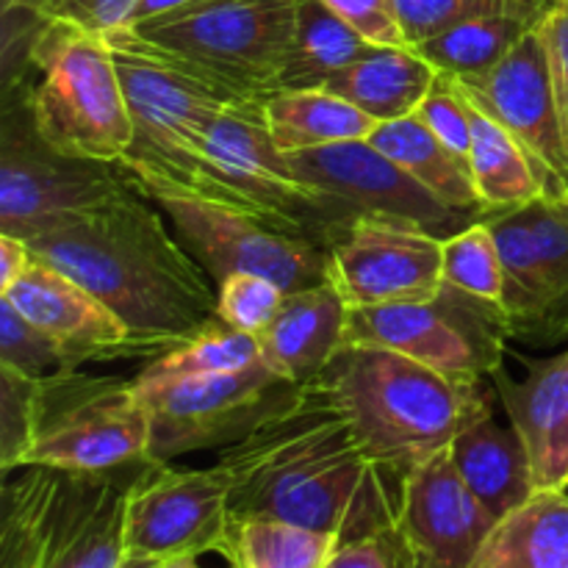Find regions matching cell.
<instances>
[{
  "label": "cell",
  "instance_id": "6da1fadb",
  "mask_svg": "<svg viewBox=\"0 0 568 568\" xmlns=\"http://www.w3.org/2000/svg\"><path fill=\"white\" fill-rule=\"evenodd\" d=\"M214 469L231 516L281 519L338 541L394 530L399 486L366 455L353 425L316 383L233 447Z\"/></svg>",
  "mask_w": 568,
  "mask_h": 568
},
{
  "label": "cell",
  "instance_id": "7a4b0ae2",
  "mask_svg": "<svg viewBox=\"0 0 568 568\" xmlns=\"http://www.w3.org/2000/svg\"><path fill=\"white\" fill-rule=\"evenodd\" d=\"M44 264L70 275L128 327L133 355H161L216 322V283L166 231L142 186L28 239Z\"/></svg>",
  "mask_w": 568,
  "mask_h": 568
},
{
  "label": "cell",
  "instance_id": "3957f363",
  "mask_svg": "<svg viewBox=\"0 0 568 568\" xmlns=\"http://www.w3.org/2000/svg\"><path fill=\"white\" fill-rule=\"evenodd\" d=\"M314 383L394 483L447 453L469 422L494 410L497 397L486 381H455L392 349L353 344Z\"/></svg>",
  "mask_w": 568,
  "mask_h": 568
},
{
  "label": "cell",
  "instance_id": "277c9868",
  "mask_svg": "<svg viewBox=\"0 0 568 568\" xmlns=\"http://www.w3.org/2000/svg\"><path fill=\"white\" fill-rule=\"evenodd\" d=\"M139 469L26 466L3 475L0 568H114L125 555V503Z\"/></svg>",
  "mask_w": 568,
  "mask_h": 568
},
{
  "label": "cell",
  "instance_id": "5b68a950",
  "mask_svg": "<svg viewBox=\"0 0 568 568\" xmlns=\"http://www.w3.org/2000/svg\"><path fill=\"white\" fill-rule=\"evenodd\" d=\"M31 109L39 133L75 159L120 164L133 120L109 37L67 20H42L31 39Z\"/></svg>",
  "mask_w": 568,
  "mask_h": 568
},
{
  "label": "cell",
  "instance_id": "8992f818",
  "mask_svg": "<svg viewBox=\"0 0 568 568\" xmlns=\"http://www.w3.org/2000/svg\"><path fill=\"white\" fill-rule=\"evenodd\" d=\"M294 22L297 0H197L128 28L197 81L244 103H266L281 89Z\"/></svg>",
  "mask_w": 568,
  "mask_h": 568
},
{
  "label": "cell",
  "instance_id": "52a82bcc",
  "mask_svg": "<svg viewBox=\"0 0 568 568\" xmlns=\"http://www.w3.org/2000/svg\"><path fill=\"white\" fill-rule=\"evenodd\" d=\"M31 78L0 92V233L31 239L136 186L122 164L75 159L39 133Z\"/></svg>",
  "mask_w": 568,
  "mask_h": 568
},
{
  "label": "cell",
  "instance_id": "ba28073f",
  "mask_svg": "<svg viewBox=\"0 0 568 568\" xmlns=\"http://www.w3.org/2000/svg\"><path fill=\"white\" fill-rule=\"evenodd\" d=\"M150 422L136 381L64 369L33 381L31 436L20 460L64 471H114L144 464Z\"/></svg>",
  "mask_w": 568,
  "mask_h": 568
},
{
  "label": "cell",
  "instance_id": "9c48e42d",
  "mask_svg": "<svg viewBox=\"0 0 568 568\" xmlns=\"http://www.w3.org/2000/svg\"><path fill=\"white\" fill-rule=\"evenodd\" d=\"M114 48L133 120V144L120 161L136 181L194 192L197 144L216 111L247 105L155 55L133 28L105 33Z\"/></svg>",
  "mask_w": 568,
  "mask_h": 568
},
{
  "label": "cell",
  "instance_id": "30bf717a",
  "mask_svg": "<svg viewBox=\"0 0 568 568\" xmlns=\"http://www.w3.org/2000/svg\"><path fill=\"white\" fill-rule=\"evenodd\" d=\"M194 194L250 211L277 231L314 239L325 250L336 233L320 194L294 175L288 155L272 142L264 103L211 116L197 144Z\"/></svg>",
  "mask_w": 568,
  "mask_h": 568
},
{
  "label": "cell",
  "instance_id": "8fae6325",
  "mask_svg": "<svg viewBox=\"0 0 568 568\" xmlns=\"http://www.w3.org/2000/svg\"><path fill=\"white\" fill-rule=\"evenodd\" d=\"M510 327L503 305L444 283L433 303L349 308L344 347L392 349L455 381H491L505 366Z\"/></svg>",
  "mask_w": 568,
  "mask_h": 568
},
{
  "label": "cell",
  "instance_id": "7c38bea8",
  "mask_svg": "<svg viewBox=\"0 0 568 568\" xmlns=\"http://www.w3.org/2000/svg\"><path fill=\"white\" fill-rule=\"evenodd\" d=\"M175 225L214 283L250 272L281 283L286 292L327 283V250L314 239L277 231L270 222L222 200L159 181H136Z\"/></svg>",
  "mask_w": 568,
  "mask_h": 568
},
{
  "label": "cell",
  "instance_id": "4fadbf2b",
  "mask_svg": "<svg viewBox=\"0 0 568 568\" xmlns=\"http://www.w3.org/2000/svg\"><path fill=\"white\" fill-rule=\"evenodd\" d=\"M150 422L148 460L170 464L200 449H225L258 430L300 397L303 386L283 381L261 361L233 375L136 386Z\"/></svg>",
  "mask_w": 568,
  "mask_h": 568
},
{
  "label": "cell",
  "instance_id": "5bb4252c",
  "mask_svg": "<svg viewBox=\"0 0 568 568\" xmlns=\"http://www.w3.org/2000/svg\"><path fill=\"white\" fill-rule=\"evenodd\" d=\"M288 164L305 186L320 194L336 233L358 216H388V220L414 222L447 239L480 220L444 205L403 166L381 153L369 139L292 153Z\"/></svg>",
  "mask_w": 568,
  "mask_h": 568
},
{
  "label": "cell",
  "instance_id": "9a60e30c",
  "mask_svg": "<svg viewBox=\"0 0 568 568\" xmlns=\"http://www.w3.org/2000/svg\"><path fill=\"white\" fill-rule=\"evenodd\" d=\"M442 242L414 222L358 216L327 244V281L349 308L433 303L444 288Z\"/></svg>",
  "mask_w": 568,
  "mask_h": 568
},
{
  "label": "cell",
  "instance_id": "2e32d148",
  "mask_svg": "<svg viewBox=\"0 0 568 568\" xmlns=\"http://www.w3.org/2000/svg\"><path fill=\"white\" fill-rule=\"evenodd\" d=\"M227 525V483L214 466L178 469L148 460L128 491L125 552L159 560L222 555Z\"/></svg>",
  "mask_w": 568,
  "mask_h": 568
},
{
  "label": "cell",
  "instance_id": "e0dca14e",
  "mask_svg": "<svg viewBox=\"0 0 568 568\" xmlns=\"http://www.w3.org/2000/svg\"><path fill=\"white\" fill-rule=\"evenodd\" d=\"M453 81L477 109L486 111L521 144L541 178L544 194H568V150L538 28L488 72Z\"/></svg>",
  "mask_w": 568,
  "mask_h": 568
},
{
  "label": "cell",
  "instance_id": "ac0fdd59",
  "mask_svg": "<svg viewBox=\"0 0 568 568\" xmlns=\"http://www.w3.org/2000/svg\"><path fill=\"white\" fill-rule=\"evenodd\" d=\"M494 525L497 519L471 494L449 453L403 477L394 530L433 568H475Z\"/></svg>",
  "mask_w": 568,
  "mask_h": 568
},
{
  "label": "cell",
  "instance_id": "d6986e66",
  "mask_svg": "<svg viewBox=\"0 0 568 568\" xmlns=\"http://www.w3.org/2000/svg\"><path fill=\"white\" fill-rule=\"evenodd\" d=\"M0 300L53 336L75 366L133 355L128 327L120 316L89 288L44 261L33 258L28 270L0 292Z\"/></svg>",
  "mask_w": 568,
  "mask_h": 568
},
{
  "label": "cell",
  "instance_id": "ffe728a7",
  "mask_svg": "<svg viewBox=\"0 0 568 568\" xmlns=\"http://www.w3.org/2000/svg\"><path fill=\"white\" fill-rule=\"evenodd\" d=\"M510 425L530 458L536 488H566L568 483V349L532 361L521 377L505 366L491 375Z\"/></svg>",
  "mask_w": 568,
  "mask_h": 568
},
{
  "label": "cell",
  "instance_id": "44dd1931",
  "mask_svg": "<svg viewBox=\"0 0 568 568\" xmlns=\"http://www.w3.org/2000/svg\"><path fill=\"white\" fill-rule=\"evenodd\" d=\"M347 311L331 281L286 292L281 311L258 336L264 364L294 386H308L344 347Z\"/></svg>",
  "mask_w": 568,
  "mask_h": 568
},
{
  "label": "cell",
  "instance_id": "7402d4cb",
  "mask_svg": "<svg viewBox=\"0 0 568 568\" xmlns=\"http://www.w3.org/2000/svg\"><path fill=\"white\" fill-rule=\"evenodd\" d=\"M447 453L458 475L491 510L494 519H503L538 491L519 433L514 425H499L494 410L469 422Z\"/></svg>",
  "mask_w": 568,
  "mask_h": 568
},
{
  "label": "cell",
  "instance_id": "603a6c76",
  "mask_svg": "<svg viewBox=\"0 0 568 568\" xmlns=\"http://www.w3.org/2000/svg\"><path fill=\"white\" fill-rule=\"evenodd\" d=\"M438 72L414 48H375L338 72L325 89L342 94L375 122H394L419 111Z\"/></svg>",
  "mask_w": 568,
  "mask_h": 568
},
{
  "label": "cell",
  "instance_id": "cb8c5ba5",
  "mask_svg": "<svg viewBox=\"0 0 568 568\" xmlns=\"http://www.w3.org/2000/svg\"><path fill=\"white\" fill-rule=\"evenodd\" d=\"M475 568H568V491L538 488L497 519Z\"/></svg>",
  "mask_w": 568,
  "mask_h": 568
},
{
  "label": "cell",
  "instance_id": "d4e9b609",
  "mask_svg": "<svg viewBox=\"0 0 568 568\" xmlns=\"http://www.w3.org/2000/svg\"><path fill=\"white\" fill-rule=\"evenodd\" d=\"M483 220L494 231L499 261H503V314L508 320L510 338L544 347L547 288H544L541 255H538L536 236H532L527 205L486 211Z\"/></svg>",
  "mask_w": 568,
  "mask_h": 568
},
{
  "label": "cell",
  "instance_id": "484cf974",
  "mask_svg": "<svg viewBox=\"0 0 568 568\" xmlns=\"http://www.w3.org/2000/svg\"><path fill=\"white\" fill-rule=\"evenodd\" d=\"M266 131L283 153L369 139L381 122L331 89H283L264 103Z\"/></svg>",
  "mask_w": 568,
  "mask_h": 568
},
{
  "label": "cell",
  "instance_id": "4316f807",
  "mask_svg": "<svg viewBox=\"0 0 568 568\" xmlns=\"http://www.w3.org/2000/svg\"><path fill=\"white\" fill-rule=\"evenodd\" d=\"M369 142L381 153H386L394 164L403 166L427 192L436 194L444 205L471 216L486 214L469 170L433 136V131L419 120V114L383 122L375 128Z\"/></svg>",
  "mask_w": 568,
  "mask_h": 568
},
{
  "label": "cell",
  "instance_id": "83f0119b",
  "mask_svg": "<svg viewBox=\"0 0 568 568\" xmlns=\"http://www.w3.org/2000/svg\"><path fill=\"white\" fill-rule=\"evenodd\" d=\"M375 48L322 0H297V22L281 89H325L333 78Z\"/></svg>",
  "mask_w": 568,
  "mask_h": 568
},
{
  "label": "cell",
  "instance_id": "f1b7e54d",
  "mask_svg": "<svg viewBox=\"0 0 568 568\" xmlns=\"http://www.w3.org/2000/svg\"><path fill=\"white\" fill-rule=\"evenodd\" d=\"M469 100V98H466ZM471 105L469 172L483 209H519L544 194V183L521 144L486 111Z\"/></svg>",
  "mask_w": 568,
  "mask_h": 568
},
{
  "label": "cell",
  "instance_id": "f546056e",
  "mask_svg": "<svg viewBox=\"0 0 568 568\" xmlns=\"http://www.w3.org/2000/svg\"><path fill=\"white\" fill-rule=\"evenodd\" d=\"M338 538L281 519L231 516L225 558L233 568H325Z\"/></svg>",
  "mask_w": 568,
  "mask_h": 568
},
{
  "label": "cell",
  "instance_id": "4dcf8cb0",
  "mask_svg": "<svg viewBox=\"0 0 568 568\" xmlns=\"http://www.w3.org/2000/svg\"><path fill=\"white\" fill-rule=\"evenodd\" d=\"M536 28L521 17H475L444 28L414 50L442 75L471 78L491 70Z\"/></svg>",
  "mask_w": 568,
  "mask_h": 568
},
{
  "label": "cell",
  "instance_id": "1f68e13d",
  "mask_svg": "<svg viewBox=\"0 0 568 568\" xmlns=\"http://www.w3.org/2000/svg\"><path fill=\"white\" fill-rule=\"evenodd\" d=\"M261 361L264 355H261L258 336L233 331L216 320L189 342L155 355L153 364L144 366L133 381L136 386H161V383L186 381V377L233 375V372L258 366Z\"/></svg>",
  "mask_w": 568,
  "mask_h": 568
},
{
  "label": "cell",
  "instance_id": "d6a6232c",
  "mask_svg": "<svg viewBox=\"0 0 568 568\" xmlns=\"http://www.w3.org/2000/svg\"><path fill=\"white\" fill-rule=\"evenodd\" d=\"M532 236L541 255L547 316H544V347L568 338V194H541L527 203Z\"/></svg>",
  "mask_w": 568,
  "mask_h": 568
},
{
  "label": "cell",
  "instance_id": "836d02e7",
  "mask_svg": "<svg viewBox=\"0 0 568 568\" xmlns=\"http://www.w3.org/2000/svg\"><path fill=\"white\" fill-rule=\"evenodd\" d=\"M558 3L560 0H397V14L405 42L408 48H416L444 28L475 17H521L532 26H541L544 17Z\"/></svg>",
  "mask_w": 568,
  "mask_h": 568
},
{
  "label": "cell",
  "instance_id": "e575fe53",
  "mask_svg": "<svg viewBox=\"0 0 568 568\" xmlns=\"http://www.w3.org/2000/svg\"><path fill=\"white\" fill-rule=\"evenodd\" d=\"M444 283L471 297L503 305V261L488 222L475 220L442 242Z\"/></svg>",
  "mask_w": 568,
  "mask_h": 568
},
{
  "label": "cell",
  "instance_id": "d590c367",
  "mask_svg": "<svg viewBox=\"0 0 568 568\" xmlns=\"http://www.w3.org/2000/svg\"><path fill=\"white\" fill-rule=\"evenodd\" d=\"M0 366L42 381L64 369H81L53 336L33 325L11 303L0 300Z\"/></svg>",
  "mask_w": 568,
  "mask_h": 568
},
{
  "label": "cell",
  "instance_id": "8d00e7d4",
  "mask_svg": "<svg viewBox=\"0 0 568 568\" xmlns=\"http://www.w3.org/2000/svg\"><path fill=\"white\" fill-rule=\"evenodd\" d=\"M286 288L264 275H239L216 283V320L233 331L261 336L281 311Z\"/></svg>",
  "mask_w": 568,
  "mask_h": 568
},
{
  "label": "cell",
  "instance_id": "74e56055",
  "mask_svg": "<svg viewBox=\"0 0 568 568\" xmlns=\"http://www.w3.org/2000/svg\"><path fill=\"white\" fill-rule=\"evenodd\" d=\"M419 120L433 131V136L469 170L471 153V105L466 94L460 92L453 78L438 72L430 94L422 100ZM471 175V172H469Z\"/></svg>",
  "mask_w": 568,
  "mask_h": 568
},
{
  "label": "cell",
  "instance_id": "f35d334b",
  "mask_svg": "<svg viewBox=\"0 0 568 568\" xmlns=\"http://www.w3.org/2000/svg\"><path fill=\"white\" fill-rule=\"evenodd\" d=\"M33 377L0 366V471L20 469L31 436Z\"/></svg>",
  "mask_w": 568,
  "mask_h": 568
},
{
  "label": "cell",
  "instance_id": "ab89813d",
  "mask_svg": "<svg viewBox=\"0 0 568 568\" xmlns=\"http://www.w3.org/2000/svg\"><path fill=\"white\" fill-rule=\"evenodd\" d=\"M139 0H3V9L33 11L42 20H67L98 33L131 26Z\"/></svg>",
  "mask_w": 568,
  "mask_h": 568
},
{
  "label": "cell",
  "instance_id": "60d3db41",
  "mask_svg": "<svg viewBox=\"0 0 568 568\" xmlns=\"http://www.w3.org/2000/svg\"><path fill=\"white\" fill-rule=\"evenodd\" d=\"M333 14L342 17L366 42L381 48H408L397 0H322Z\"/></svg>",
  "mask_w": 568,
  "mask_h": 568
},
{
  "label": "cell",
  "instance_id": "b9f144b4",
  "mask_svg": "<svg viewBox=\"0 0 568 568\" xmlns=\"http://www.w3.org/2000/svg\"><path fill=\"white\" fill-rule=\"evenodd\" d=\"M544 50H547L549 83H552L555 109H558L560 131L568 150V6L558 3L538 26Z\"/></svg>",
  "mask_w": 568,
  "mask_h": 568
},
{
  "label": "cell",
  "instance_id": "7bdbcfd3",
  "mask_svg": "<svg viewBox=\"0 0 568 568\" xmlns=\"http://www.w3.org/2000/svg\"><path fill=\"white\" fill-rule=\"evenodd\" d=\"M405 544L397 530L338 544L325 568H403Z\"/></svg>",
  "mask_w": 568,
  "mask_h": 568
},
{
  "label": "cell",
  "instance_id": "ee69618b",
  "mask_svg": "<svg viewBox=\"0 0 568 568\" xmlns=\"http://www.w3.org/2000/svg\"><path fill=\"white\" fill-rule=\"evenodd\" d=\"M37 258L28 247L26 239L11 236V233H0V292L9 288L22 272L28 270V264Z\"/></svg>",
  "mask_w": 568,
  "mask_h": 568
},
{
  "label": "cell",
  "instance_id": "f6af8a7d",
  "mask_svg": "<svg viewBox=\"0 0 568 568\" xmlns=\"http://www.w3.org/2000/svg\"><path fill=\"white\" fill-rule=\"evenodd\" d=\"M197 3V0H139V6L133 9L131 26H142V22L155 20V17L172 14L178 9H186V6Z\"/></svg>",
  "mask_w": 568,
  "mask_h": 568
},
{
  "label": "cell",
  "instance_id": "bcb514c9",
  "mask_svg": "<svg viewBox=\"0 0 568 568\" xmlns=\"http://www.w3.org/2000/svg\"><path fill=\"white\" fill-rule=\"evenodd\" d=\"M161 564H164V560H159V558H148V555H131V552H125L120 558V564H116L114 568H161Z\"/></svg>",
  "mask_w": 568,
  "mask_h": 568
},
{
  "label": "cell",
  "instance_id": "7dc6e473",
  "mask_svg": "<svg viewBox=\"0 0 568 568\" xmlns=\"http://www.w3.org/2000/svg\"><path fill=\"white\" fill-rule=\"evenodd\" d=\"M197 560L200 558H170V560H164V564H161V568H205V566H200Z\"/></svg>",
  "mask_w": 568,
  "mask_h": 568
},
{
  "label": "cell",
  "instance_id": "c3c4849f",
  "mask_svg": "<svg viewBox=\"0 0 568 568\" xmlns=\"http://www.w3.org/2000/svg\"><path fill=\"white\" fill-rule=\"evenodd\" d=\"M405 544V541H403ZM403 568H433L430 564H425V560L419 558V555H414L408 549V544H405V564H403Z\"/></svg>",
  "mask_w": 568,
  "mask_h": 568
},
{
  "label": "cell",
  "instance_id": "681fc988",
  "mask_svg": "<svg viewBox=\"0 0 568 568\" xmlns=\"http://www.w3.org/2000/svg\"><path fill=\"white\" fill-rule=\"evenodd\" d=\"M560 3H566V6H568V0H560Z\"/></svg>",
  "mask_w": 568,
  "mask_h": 568
},
{
  "label": "cell",
  "instance_id": "f907efd6",
  "mask_svg": "<svg viewBox=\"0 0 568 568\" xmlns=\"http://www.w3.org/2000/svg\"><path fill=\"white\" fill-rule=\"evenodd\" d=\"M564 491H568V483H566V488H564Z\"/></svg>",
  "mask_w": 568,
  "mask_h": 568
}]
</instances>
